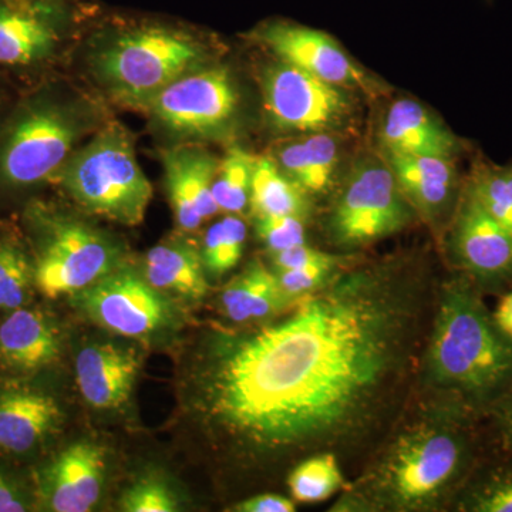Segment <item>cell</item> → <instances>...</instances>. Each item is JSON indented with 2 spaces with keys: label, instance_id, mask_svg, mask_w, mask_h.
<instances>
[{
  "label": "cell",
  "instance_id": "5b68a950",
  "mask_svg": "<svg viewBox=\"0 0 512 512\" xmlns=\"http://www.w3.org/2000/svg\"><path fill=\"white\" fill-rule=\"evenodd\" d=\"M202 50L174 30H133L111 40L94 57L101 83L121 103L147 107L178 77L201 63Z\"/></svg>",
  "mask_w": 512,
  "mask_h": 512
},
{
  "label": "cell",
  "instance_id": "3957f363",
  "mask_svg": "<svg viewBox=\"0 0 512 512\" xmlns=\"http://www.w3.org/2000/svg\"><path fill=\"white\" fill-rule=\"evenodd\" d=\"M419 376L433 404L478 419L512 389V339L460 272L439 284Z\"/></svg>",
  "mask_w": 512,
  "mask_h": 512
},
{
  "label": "cell",
  "instance_id": "d4e9b609",
  "mask_svg": "<svg viewBox=\"0 0 512 512\" xmlns=\"http://www.w3.org/2000/svg\"><path fill=\"white\" fill-rule=\"evenodd\" d=\"M249 205L255 217L293 215L303 220L309 211L305 191L269 157H256Z\"/></svg>",
  "mask_w": 512,
  "mask_h": 512
},
{
  "label": "cell",
  "instance_id": "484cf974",
  "mask_svg": "<svg viewBox=\"0 0 512 512\" xmlns=\"http://www.w3.org/2000/svg\"><path fill=\"white\" fill-rule=\"evenodd\" d=\"M55 33L45 22L0 6V63L29 64L52 52Z\"/></svg>",
  "mask_w": 512,
  "mask_h": 512
},
{
  "label": "cell",
  "instance_id": "9a60e30c",
  "mask_svg": "<svg viewBox=\"0 0 512 512\" xmlns=\"http://www.w3.org/2000/svg\"><path fill=\"white\" fill-rule=\"evenodd\" d=\"M106 476V453L89 441L67 447L46 468L42 497L47 510L87 512L99 503Z\"/></svg>",
  "mask_w": 512,
  "mask_h": 512
},
{
  "label": "cell",
  "instance_id": "e0dca14e",
  "mask_svg": "<svg viewBox=\"0 0 512 512\" xmlns=\"http://www.w3.org/2000/svg\"><path fill=\"white\" fill-rule=\"evenodd\" d=\"M138 369L140 362L131 350L110 343L89 345L76 357V382L89 406L119 409L130 399Z\"/></svg>",
  "mask_w": 512,
  "mask_h": 512
},
{
  "label": "cell",
  "instance_id": "6da1fadb",
  "mask_svg": "<svg viewBox=\"0 0 512 512\" xmlns=\"http://www.w3.org/2000/svg\"><path fill=\"white\" fill-rule=\"evenodd\" d=\"M424 269H338L282 318L215 335L198 375L202 420L248 464L345 453L399 412L436 308Z\"/></svg>",
  "mask_w": 512,
  "mask_h": 512
},
{
  "label": "cell",
  "instance_id": "1f68e13d",
  "mask_svg": "<svg viewBox=\"0 0 512 512\" xmlns=\"http://www.w3.org/2000/svg\"><path fill=\"white\" fill-rule=\"evenodd\" d=\"M120 507L126 512H174L178 510V503L163 481L146 477L124 491Z\"/></svg>",
  "mask_w": 512,
  "mask_h": 512
},
{
  "label": "cell",
  "instance_id": "f546056e",
  "mask_svg": "<svg viewBox=\"0 0 512 512\" xmlns=\"http://www.w3.org/2000/svg\"><path fill=\"white\" fill-rule=\"evenodd\" d=\"M247 225L238 215L228 214L208 228L201 256L205 269L222 276L234 269L244 254Z\"/></svg>",
  "mask_w": 512,
  "mask_h": 512
},
{
  "label": "cell",
  "instance_id": "4316f807",
  "mask_svg": "<svg viewBox=\"0 0 512 512\" xmlns=\"http://www.w3.org/2000/svg\"><path fill=\"white\" fill-rule=\"evenodd\" d=\"M345 485L338 456L333 453L313 454L303 458L288 476L293 500L312 504L328 500Z\"/></svg>",
  "mask_w": 512,
  "mask_h": 512
},
{
  "label": "cell",
  "instance_id": "7c38bea8",
  "mask_svg": "<svg viewBox=\"0 0 512 512\" xmlns=\"http://www.w3.org/2000/svg\"><path fill=\"white\" fill-rule=\"evenodd\" d=\"M264 101L275 126L308 133L339 123L348 110V100L339 86L285 62L266 72Z\"/></svg>",
  "mask_w": 512,
  "mask_h": 512
},
{
  "label": "cell",
  "instance_id": "5bb4252c",
  "mask_svg": "<svg viewBox=\"0 0 512 512\" xmlns=\"http://www.w3.org/2000/svg\"><path fill=\"white\" fill-rule=\"evenodd\" d=\"M163 163L171 207L181 231H195L202 221L220 212L212 194L220 163L217 158L200 147L185 146L167 151Z\"/></svg>",
  "mask_w": 512,
  "mask_h": 512
},
{
  "label": "cell",
  "instance_id": "8fae6325",
  "mask_svg": "<svg viewBox=\"0 0 512 512\" xmlns=\"http://www.w3.org/2000/svg\"><path fill=\"white\" fill-rule=\"evenodd\" d=\"M77 295L90 319L126 338H150L174 319L167 299L133 272L113 271Z\"/></svg>",
  "mask_w": 512,
  "mask_h": 512
},
{
  "label": "cell",
  "instance_id": "f1b7e54d",
  "mask_svg": "<svg viewBox=\"0 0 512 512\" xmlns=\"http://www.w3.org/2000/svg\"><path fill=\"white\" fill-rule=\"evenodd\" d=\"M256 157L235 147L218 163L212 194L220 211L242 214L249 205Z\"/></svg>",
  "mask_w": 512,
  "mask_h": 512
},
{
  "label": "cell",
  "instance_id": "2e32d148",
  "mask_svg": "<svg viewBox=\"0 0 512 512\" xmlns=\"http://www.w3.org/2000/svg\"><path fill=\"white\" fill-rule=\"evenodd\" d=\"M386 160L400 190L414 210L427 220L439 221L453 208L456 210L460 197L456 195L457 171L453 158L386 151Z\"/></svg>",
  "mask_w": 512,
  "mask_h": 512
},
{
  "label": "cell",
  "instance_id": "d6986e66",
  "mask_svg": "<svg viewBox=\"0 0 512 512\" xmlns=\"http://www.w3.org/2000/svg\"><path fill=\"white\" fill-rule=\"evenodd\" d=\"M62 416L49 394L28 389L0 393V450L29 453L55 431Z\"/></svg>",
  "mask_w": 512,
  "mask_h": 512
},
{
  "label": "cell",
  "instance_id": "44dd1931",
  "mask_svg": "<svg viewBox=\"0 0 512 512\" xmlns=\"http://www.w3.org/2000/svg\"><path fill=\"white\" fill-rule=\"evenodd\" d=\"M292 302L279 286L276 274L261 262H254L221 293L225 315L239 325L272 318Z\"/></svg>",
  "mask_w": 512,
  "mask_h": 512
},
{
  "label": "cell",
  "instance_id": "4fadbf2b",
  "mask_svg": "<svg viewBox=\"0 0 512 512\" xmlns=\"http://www.w3.org/2000/svg\"><path fill=\"white\" fill-rule=\"evenodd\" d=\"M282 62L299 67L335 86L362 84L363 73L352 63L333 37L320 30L274 22L258 33Z\"/></svg>",
  "mask_w": 512,
  "mask_h": 512
},
{
  "label": "cell",
  "instance_id": "d590c367",
  "mask_svg": "<svg viewBox=\"0 0 512 512\" xmlns=\"http://www.w3.org/2000/svg\"><path fill=\"white\" fill-rule=\"evenodd\" d=\"M340 256L328 254L320 249L309 247V245L299 244L295 247L284 249V251L272 254L276 272L286 271V269L301 268V266L319 264V262L335 261Z\"/></svg>",
  "mask_w": 512,
  "mask_h": 512
},
{
  "label": "cell",
  "instance_id": "7a4b0ae2",
  "mask_svg": "<svg viewBox=\"0 0 512 512\" xmlns=\"http://www.w3.org/2000/svg\"><path fill=\"white\" fill-rule=\"evenodd\" d=\"M485 451L481 419L434 413L400 431L375 466L336 505L342 511H424L453 507Z\"/></svg>",
  "mask_w": 512,
  "mask_h": 512
},
{
  "label": "cell",
  "instance_id": "603a6c76",
  "mask_svg": "<svg viewBox=\"0 0 512 512\" xmlns=\"http://www.w3.org/2000/svg\"><path fill=\"white\" fill-rule=\"evenodd\" d=\"M453 507L468 512H512V453L485 448Z\"/></svg>",
  "mask_w": 512,
  "mask_h": 512
},
{
  "label": "cell",
  "instance_id": "7402d4cb",
  "mask_svg": "<svg viewBox=\"0 0 512 512\" xmlns=\"http://www.w3.org/2000/svg\"><path fill=\"white\" fill-rule=\"evenodd\" d=\"M204 271L200 252L184 242L157 245L147 252L144 262L146 281L153 288L194 301L207 295Z\"/></svg>",
  "mask_w": 512,
  "mask_h": 512
},
{
  "label": "cell",
  "instance_id": "277c9868",
  "mask_svg": "<svg viewBox=\"0 0 512 512\" xmlns=\"http://www.w3.org/2000/svg\"><path fill=\"white\" fill-rule=\"evenodd\" d=\"M62 184L90 214L136 227L146 218L153 187L138 164L133 138L119 123L97 136L66 161Z\"/></svg>",
  "mask_w": 512,
  "mask_h": 512
},
{
  "label": "cell",
  "instance_id": "8992f818",
  "mask_svg": "<svg viewBox=\"0 0 512 512\" xmlns=\"http://www.w3.org/2000/svg\"><path fill=\"white\" fill-rule=\"evenodd\" d=\"M416 210L400 190L389 164L363 160L353 168L329 218L338 247L359 248L402 231Z\"/></svg>",
  "mask_w": 512,
  "mask_h": 512
},
{
  "label": "cell",
  "instance_id": "836d02e7",
  "mask_svg": "<svg viewBox=\"0 0 512 512\" xmlns=\"http://www.w3.org/2000/svg\"><path fill=\"white\" fill-rule=\"evenodd\" d=\"M255 229L256 235L264 242L271 254L305 244L303 220L293 215L256 217Z\"/></svg>",
  "mask_w": 512,
  "mask_h": 512
},
{
  "label": "cell",
  "instance_id": "e575fe53",
  "mask_svg": "<svg viewBox=\"0 0 512 512\" xmlns=\"http://www.w3.org/2000/svg\"><path fill=\"white\" fill-rule=\"evenodd\" d=\"M487 450L512 453V389L481 419Z\"/></svg>",
  "mask_w": 512,
  "mask_h": 512
},
{
  "label": "cell",
  "instance_id": "30bf717a",
  "mask_svg": "<svg viewBox=\"0 0 512 512\" xmlns=\"http://www.w3.org/2000/svg\"><path fill=\"white\" fill-rule=\"evenodd\" d=\"M237 92L227 70L187 73L168 84L148 104L158 123L181 136H212L237 110Z\"/></svg>",
  "mask_w": 512,
  "mask_h": 512
},
{
  "label": "cell",
  "instance_id": "cb8c5ba5",
  "mask_svg": "<svg viewBox=\"0 0 512 512\" xmlns=\"http://www.w3.org/2000/svg\"><path fill=\"white\" fill-rule=\"evenodd\" d=\"M276 163L303 191L318 194L329 187L335 174L338 146L328 134L316 133L279 148Z\"/></svg>",
  "mask_w": 512,
  "mask_h": 512
},
{
  "label": "cell",
  "instance_id": "9c48e42d",
  "mask_svg": "<svg viewBox=\"0 0 512 512\" xmlns=\"http://www.w3.org/2000/svg\"><path fill=\"white\" fill-rule=\"evenodd\" d=\"M454 269L483 295L512 289V235L464 188L451 220L448 239Z\"/></svg>",
  "mask_w": 512,
  "mask_h": 512
},
{
  "label": "cell",
  "instance_id": "4dcf8cb0",
  "mask_svg": "<svg viewBox=\"0 0 512 512\" xmlns=\"http://www.w3.org/2000/svg\"><path fill=\"white\" fill-rule=\"evenodd\" d=\"M28 256L12 239H0V309L22 308L32 282Z\"/></svg>",
  "mask_w": 512,
  "mask_h": 512
},
{
  "label": "cell",
  "instance_id": "74e56055",
  "mask_svg": "<svg viewBox=\"0 0 512 512\" xmlns=\"http://www.w3.org/2000/svg\"><path fill=\"white\" fill-rule=\"evenodd\" d=\"M28 510L18 490L0 474V512H23Z\"/></svg>",
  "mask_w": 512,
  "mask_h": 512
},
{
  "label": "cell",
  "instance_id": "52a82bcc",
  "mask_svg": "<svg viewBox=\"0 0 512 512\" xmlns=\"http://www.w3.org/2000/svg\"><path fill=\"white\" fill-rule=\"evenodd\" d=\"M119 251L109 238L87 224L56 220L37 259L35 282L50 299L77 295L116 271Z\"/></svg>",
  "mask_w": 512,
  "mask_h": 512
},
{
  "label": "cell",
  "instance_id": "ffe728a7",
  "mask_svg": "<svg viewBox=\"0 0 512 512\" xmlns=\"http://www.w3.org/2000/svg\"><path fill=\"white\" fill-rule=\"evenodd\" d=\"M382 143L389 153L447 158L457 153L456 137L413 100H399L390 107Z\"/></svg>",
  "mask_w": 512,
  "mask_h": 512
},
{
  "label": "cell",
  "instance_id": "8d00e7d4",
  "mask_svg": "<svg viewBox=\"0 0 512 512\" xmlns=\"http://www.w3.org/2000/svg\"><path fill=\"white\" fill-rule=\"evenodd\" d=\"M232 510L237 512H293L295 503L281 494H259L235 504Z\"/></svg>",
  "mask_w": 512,
  "mask_h": 512
},
{
  "label": "cell",
  "instance_id": "d6a6232c",
  "mask_svg": "<svg viewBox=\"0 0 512 512\" xmlns=\"http://www.w3.org/2000/svg\"><path fill=\"white\" fill-rule=\"evenodd\" d=\"M343 265V258L276 272L279 286L291 301L315 292Z\"/></svg>",
  "mask_w": 512,
  "mask_h": 512
},
{
  "label": "cell",
  "instance_id": "ba28073f",
  "mask_svg": "<svg viewBox=\"0 0 512 512\" xmlns=\"http://www.w3.org/2000/svg\"><path fill=\"white\" fill-rule=\"evenodd\" d=\"M80 133L82 124L62 107L29 110L0 148V177L16 187L42 183L62 170Z\"/></svg>",
  "mask_w": 512,
  "mask_h": 512
},
{
  "label": "cell",
  "instance_id": "83f0119b",
  "mask_svg": "<svg viewBox=\"0 0 512 512\" xmlns=\"http://www.w3.org/2000/svg\"><path fill=\"white\" fill-rule=\"evenodd\" d=\"M466 190L512 235V164L477 163Z\"/></svg>",
  "mask_w": 512,
  "mask_h": 512
},
{
  "label": "cell",
  "instance_id": "f35d334b",
  "mask_svg": "<svg viewBox=\"0 0 512 512\" xmlns=\"http://www.w3.org/2000/svg\"><path fill=\"white\" fill-rule=\"evenodd\" d=\"M494 318L504 333L512 339V289L504 293L497 309H495Z\"/></svg>",
  "mask_w": 512,
  "mask_h": 512
},
{
  "label": "cell",
  "instance_id": "ac0fdd59",
  "mask_svg": "<svg viewBox=\"0 0 512 512\" xmlns=\"http://www.w3.org/2000/svg\"><path fill=\"white\" fill-rule=\"evenodd\" d=\"M62 342L55 323L42 311L18 308L0 323V363L16 372H36L55 363Z\"/></svg>",
  "mask_w": 512,
  "mask_h": 512
}]
</instances>
